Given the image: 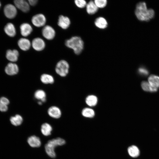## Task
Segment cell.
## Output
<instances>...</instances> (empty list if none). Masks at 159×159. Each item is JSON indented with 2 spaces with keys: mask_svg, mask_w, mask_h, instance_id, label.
Listing matches in <instances>:
<instances>
[{
  "mask_svg": "<svg viewBox=\"0 0 159 159\" xmlns=\"http://www.w3.org/2000/svg\"><path fill=\"white\" fill-rule=\"evenodd\" d=\"M65 44L67 47L72 49L77 55L81 54L84 47V42L81 38L78 36H73L67 39L65 41Z\"/></svg>",
  "mask_w": 159,
  "mask_h": 159,
  "instance_id": "2",
  "label": "cell"
},
{
  "mask_svg": "<svg viewBox=\"0 0 159 159\" xmlns=\"http://www.w3.org/2000/svg\"><path fill=\"white\" fill-rule=\"evenodd\" d=\"M10 121L11 123L15 126L20 125L23 122V118L20 115L17 114L11 117Z\"/></svg>",
  "mask_w": 159,
  "mask_h": 159,
  "instance_id": "28",
  "label": "cell"
},
{
  "mask_svg": "<svg viewBox=\"0 0 159 159\" xmlns=\"http://www.w3.org/2000/svg\"><path fill=\"white\" fill-rule=\"evenodd\" d=\"M70 23V19L68 17L63 15L59 16L57 24L62 29H67L69 26Z\"/></svg>",
  "mask_w": 159,
  "mask_h": 159,
  "instance_id": "10",
  "label": "cell"
},
{
  "mask_svg": "<svg viewBox=\"0 0 159 159\" xmlns=\"http://www.w3.org/2000/svg\"><path fill=\"white\" fill-rule=\"evenodd\" d=\"M31 45L34 49L37 51L43 50L45 47V43L44 40L40 37H36L32 40Z\"/></svg>",
  "mask_w": 159,
  "mask_h": 159,
  "instance_id": "8",
  "label": "cell"
},
{
  "mask_svg": "<svg viewBox=\"0 0 159 159\" xmlns=\"http://www.w3.org/2000/svg\"><path fill=\"white\" fill-rule=\"evenodd\" d=\"M4 11L6 16L10 19L14 18L17 13L16 7L11 4L6 5L4 8Z\"/></svg>",
  "mask_w": 159,
  "mask_h": 159,
  "instance_id": "7",
  "label": "cell"
},
{
  "mask_svg": "<svg viewBox=\"0 0 159 159\" xmlns=\"http://www.w3.org/2000/svg\"><path fill=\"white\" fill-rule=\"evenodd\" d=\"M18 45L21 50L24 51H26L30 48L31 43L28 39L24 38H22L19 40L18 42Z\"/></svg>",
  "mask_w": 159,
  "mask_h": 159,
  "instance_id": "14",
  "label": "cell"
},
{
  "mask_svg": "<svg viewBox=\"0 0 159 159\" xmlns=\"http://www.w3.org/2000/svg\"><path fill=\"white\" fill-rule=\"evenodd\" d=\"M42 32L43 36L48 40L53 39L56 34V32L54 29L49 25L44 26Z\"/></svg>",
  "mask_w": 159,
  "mask_h": 159,
  "instance_id": "6",
  "label": "cell"
},
{
  "mask_svg": "<svg viewBox=\"0 0 159 159\" xmlns=\"http://www.w3.org/2000/svg\"><path fill=\"white\" fill-rule=\"evenodd\" d=\"M69 65L68 62L64 60H61L57 64L55 71L56 73L61 77H65L69 72Z\"/></svg>",
  "mask_w": 159,
  "mask_h": 159,
  "instance_id": "4",
  "label": "cell"
},
{
  "mask_svg": "<svg viewBox=\"0 0 159 159\" xmlns=\"http://www.w3.org/2000/svg\"><path fill=\"white\" fill-rule=\"evenodd\" d=\"M1 6V3H0V6Z\"/></svg>",
  "mask_w": 159,
  "mask_h": 159,
  "instance_id": "36",
  "label": "cell"
},
{
  "mask_svg": "<svg viewBox=\"0 0 159 159\" xmlns=\"http://www.w3.org/2000/svg\"><path fill=\"white\" fill-rule=\"evenodd\" d=\"M41 82L44 84H52L54 82L53 77L51 75L47 74H43L40 77Z\"/></svg>",
  "mask_w": 159,
  "mask_h": 159,
  "instance_id": "23",
  "label": "cell"
},
{
  "mask_svg": "<svg viewBox=\"0 0 159 159\" xmlns=\"http://www.w3.org/2000/svg\"><path fill=\"white\" fill-rule=\"evenodd\" d=\"M94 2L98 8H104L107 4V1L106 0H95Z\"/></svg>",
  "mask_w": 159,
  "mask_h": 159,
  "instance_id": "29",
  "label": "cell"
},
{
  "mask_svg": "<svg viewBox=\"0 0 159 159\" xmlns=\"http://www.w3.org/2000/svg\"><path fill=\"white\" fill-rule=\"evenodd\" d=\"M141 86L143 90L147 92H156L158 90L152 87L148 82L146 81H143L142 82Z\"/></svg>",
  "mask_w": 159,
  "mask_h": 159,
  "instance_id": "25",
  "label": "cell"
},
{
  "mask_svg": "<svg viewBox=\"0 0 159 159\" xmlns=\"http://www.w3.org/2000/svg\"><path fill=\"white\" fill-rule=\"evenodd\" d=\"M5 33L10 37H14L16 34L15 27L13 24L11 23H7L4 28Z\"/></svg>",
  "mask_w": 159,
  "mask_h": 159,
  "instance_id": "19",
  "label": "cell"
},
{
  "mask_svg": "<svg viewBox=\"0 0 159 159\" xmlns=\"http://www.w3.org/2000/svg\"><path fill=\"white\" fill-rule=\"evenodd\" d=\"M74 2L76 5L80 8H83L86 7L87 4L84 0H75Z\"/></svg>",
  "mask_w": 159,
  "mask_h": 159,
  "instance_id": "30",
  "label": "cell"
},
{
  "mask_svg": "<svg viewBox=\"0 0 159 159\" xmlns=\"http://www.w3.org/2000/svg\"><path fill=\"white\" fill-rule=\"evenodd\" d=\"M49 115L51 117L58 119L61 115L62 112L60 109L56 106H52L49 107L47 110Z\"/></svg>",
  "mask_w": 159,
  "mask_h": 159,
  "instance_id": "13",
  "label": "cell"
},
{
  "mask_svg": "<svg viewBox=\"0 0 159 159\" xmlns=\"http://www.w3.org/2000/svg\"><path fill=\"white\" fill-rule=\"evenodd\" d=\"M82 115L87 118H92L95 115L94 110L92 109L86 107L83 109L82 111Z\"/></svg>",
  "mask_w": 159,
  "mask_h": 159,
  "instance_id": "27",
  "label": "cell"
},
{
  "mask_svg": "<svg viewBox=\"0 0 159 159\" xmlns=\"http://www.w3.org/2000/svg\"><path fill=\"white\" fill-rule=\"evenodd\" d=\"M8 110L7 105L2 103L0 102V111L3 112H6Z\"/></svg>",
  "mask_w": 159,
  "mask_h": 159,
  "instance_id": "32",
  "label": "cell"
},
{
  "mask_svg": "<svg viewBox=\"0 0 159 159\" xmlns=\"http://www.w3.org/2000/svg\"><path fill=\"white\" fill-rule=\"evenodd\" d=\"M31 21L34 26L39 27L44 26L46 22V19L44 14H38L33 16Z\"/></svg>",
  "mask_w": 159,
  "mask_h": 159,
  "instance_id": "5",
  "label": "cell"
},
{
  "mask_svg": "<svg viewBox=\"0 0 159 159\" xmlns=\"http://www.w3.org/2000/svg\"><path fill=\"white\" fill-rule=\"evenodd\" d=\"M94 24L97 28L104 29L108 26V23L106 19L102 17H99L95 19Z\"/></svg>",
  "mask_w": 159,
  "mask_h": 159,
  "instance_id": "16",
  "label": "cell"
},
{
  "mask_svg": "<svg viewBox=\"0 0 159 159\" xmlns=\"http://www.w3.org/2000/svg\"><path fill=\"white\" fill-rule=\"evenodd\" d=\"M87 13L89 14H94L98 11V8L97 6L94 1H90L88 3L86 6Z\"/></svg>",
  "mask_w": 159,
  "mask_h": 159,
  "instance_id": "17",
  "label": "cell"
},
{
  "mask_svg": "<svg viewBox=\"0 0 159 159\" xmlns=\"http://www.w3.org/2000/svg\"><path fill=\"white\" fill-rule=\"evenodd\" d=\"M52 130V127L47 123H44L41 126V132L45 136H47L51 135Z\"/></svg>",
  "mask_w": 159,
  "mask_h": 159,
  "instance_id": "26",
  "label": "cell"
},
{
  "mask_svg": "<svg viewBox=\"0 0 159 159\" xmlns=\"http://www.w3.org/2000/svg\"><path fill=\"white\" fill-rule=\"evenodd\" d=\"M135 13L137 19L141 21H149L155 16L154 10L148 9L146 3L144 1H140L137 4Z\"/></svg>",
  "mask_w": 159,
  "mask_h": 159,
  "instance_id": "1",
  "label": "cell"
},
{
  "mask_svg": "<svg viewBox=\"0 0 159 159\" xmlns=\"http://www.w3.org/2000/svg\"><path fill=\"white\" fill-rule=\"evenodd\" d=\"M65 143L64 140L58 138L52 139L49 141L45 146V151L47 154L52 158L56 157V153L54 151L55 148L58 146H61Z\"/></svg>",
  "mask_w": 159,
  "mask_h": 159,
  "instance_id": "3",
  "label": "cell"
},
{
  "mask_svg": "<svg viewBox=\"0 0 159 159\" xmlns=\"http://www.w3.org/2000/svg\"><path fill=\"white\" fill-rule=\"evenodd\" d=\"M127 151L129 155L132 157L136 158L140 154V151L138 148L135 145H132L128 147Z\"/></svg>",
  "mask_w": 159,
  "mask_h": 159,
  "instance_id": "24",
  "label": "cell"
},
{
  "mask_svg": "<svg viewBox=\"0 0 159 159\" xmlns=\"http://www.w3.org/2000/svg\"><path fill=\"white\" fill-rule=\"evenodd\" d=\"M15 6L22 12H27L30 9L29 5L24 0H15L14 1Z\"/></svg>",
  "mask_w": 159,
  "mask_h": 159,
  "instance_id": "9",
  "label": "cell"
},
{
  "mask_svg": "<svg viewBox=\"0 0 159 159\" xmlns=\"http://www.w3.org/2000/svg\"><path fill=\"white\" fill-rule=\"evenodd\" d=\"M38 104L39 105H41L42 104V102L41 101H39L38 102Z\"/></svg>",
  "mask_w": 159,
  "mask_h": 159,
  "instance_id": "35",
  "label": "cell"
},
{
  "mask_svg": "<svg viewBox=\"0 0 159 159\" xmlns=\"http://www.w3.org/2000/svg\"><path fill=\"white\" fill-rule=\"evenodd\" d=\"M19 52L16 49L8 50L6 53V57L7 59L11 62H16L18 59Z\"/></svg>",
  "mask_w": 159,
  "mask_h": 159,
  "instance_id": "15",
  "label": "cell"
},
{
  "mask_svg": "<svg viewBox=\"0 0 159 159\" xmlns=\"http://www.w3.org/2000/svg\"><path fill=\"white\" fill-rule=\"evenodd\" d=\"M38 1L37 0H29L28 2L29 5L34 6L37 4Z\"/></svg>",
  "mask_w": 159,
  "mask_h": 159,
  "instance_id": "34",
  "label": "cell"
},
{
  "mask_svg": "<svg viewBox=\"0 0 159 159\" xmlns=\"http://www.w3.org/2000/svg\"><path fill=\"white\" fill-rule=\"evenodd\" d=\"M0 102L6 105L9 103V100L4 97H2L0 98Z\"/></svg>",
  "mask_w": 159,
  "mask_h": 159,
  "instance_id": "33",
  "label": "cell"
},
{
  "mask_svg": "<svg viewBox=\"0 0 159 159\" xmlns=\"http://www.w3.org/2000/svg\"><path fill=\"white\" fill-rule=\"evenodd\" d=\"M29 144L33 148L39 147L41 145V142L39 138L35 135L29 137L27 140Z\"/></svg>",
  "mask_w": 159,
  "mask_h": 159,
  "instance_id": "18",
  "label": "cell"
},
{
  "mask_svg": "<svg viewBox=\"0 0 159 159\" xmlns=\"http://www.w3.org/2000/svg\"><path fill=\"white\" fill-rule=\"evenodd\" d=\"M20 32L22 36L26 37L32 32L33 29L29 23H24L21 24L20 26Z\"/></svg>",
  "mask_w": 159,
  "mask_h": 159,
  "instance_id": "12",
  "label": "cell"
},
{
  "mask_svg": "<svg viewBox=\"0 0 159 159\" xmlns=\"http://www.w3.org/2000/svg\"><path fill=\"white\" fill-rule=\"evenodd\" d=\"M19 68L18 65L13 63H9L5 67V71L6 74L9 75H13L18 72Z\"/></svg>",
  "mask_w": 159,
  "mask_h": 159,
  "instance_id": "11",
  "label": "cell"
},
{
  "mask_svg": "<svg viewBox=\"0 0 159 159\" xmlns=\"http://www.w3.org/2000/svg\"><path fill=\"white\" fill-rule=\"evenodd\" d=\"M138 72L140 74L144 75H147L149 73L147 69L143 67H140L138 69Z\"/></svg>",
  "mask_w": 159,
  "mask_h": 159,
  "instance_id": "31",
  "label": "cell"
},
{
  "mask_svg": "<svg viewBox=\"0 0 159 159\" xmlns=\"http://www.w3.org/2000/svg\"><path fill=\"white\" fill-rule=\"evenodd\" d=\"M148 82L153 87L157 88H159V77L158 76L151 74L148 78Z\"/></svg>",
  "mask_w": 159,
  "mask_h": 159,
  "instance_id": "20",
  "label": "cell"
},
{
  "mask_svg": "<svg viewBox=\"0 0 159 159\" xmlns=\"http://www.w3.org/2000/svg\"><path fill=\"white\" fill-rule=\"evenodd\" d=\"M35 98L41 101L42 103L44 102L46 100V95L45 92L42 90H38L34 93Z\"/></svg>",
  "mask_w": 159,
  "mask_h": 159,
  "instance_id": "22",
  "label": "cell"
},
{
  "mask_svg": "<svg viewBox=\"0 0 159 159\" xmlns=\"http://www.w3.org/2000/svg\"><path fill=\"white\" fill-rule=\"evenodd\" d=\"M98 99L95 95H91L87 96L85 99L86 103L90 107H94L97 103Z\"/></svg>",
  "mask_w": 159,
  "mask_h": 159,
  "instance_id": "21",
  "label": "cell"
}]
</instances>
